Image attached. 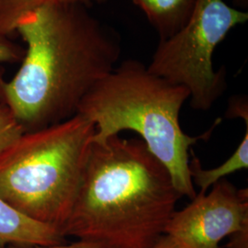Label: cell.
Returning a JSON list of instances; mask_svg holds the SVG:
<instances>
[{
	"mask_svg": "<svg viewBox=\"0 0 248 248\" xmlns=\"http://www.w3.org/2000/svg\"><path fill=\"white\" fill-rule=\"evenodd\" d=\"M227 113L229 117H240L248 123V101L245 98H236L231 102Z\"/></svg>",
	"mask_w": 248,
	"mask_h": 248,
	"instance_id": "5bb4252c",
	"label": "cell"
},
{
	"mask_svg": "<svg viewBox=\"0 0 248 248\" xmlns=\"http://www.w3.org/2000/svg\"><path fill=\"white\" fill-rule=\"evenodd\" d=\"M248 169V123H246V133L236 150L226 161L217 168L205 169L201 161L193 156L189 160V173L193 185L199 186L201 191L207 190L228 175L243 169Z\"/></svg>",
	"mask_w": 248,
	"mask_h": 248,
	"instance_id": "9c48e42d",
	"label": "cell"
},
{
	"mask_svg": "<svg viewBox=\"0 0 248 248\" xmlns=\"http://www.w3.org/2000/svg\"><path fill=\"white\" fill-rule=\"evenodd\" d=\"M0 248H110L107 247L105 245L93 242V241H88V240H78L76 242H73L68 244L67 242L53 245V246H32V247H4Z\"/></svg>",
	"mask_w": 248,
	"mask_h": 248,
	"instance_id": "4fadbf2b",
	"label": "cell"
},
{
	"mask_svg": "<svg viewBox=\"0 0 248 248\" xmlns=\"http://www.w3.org/2000/svg\"><path fill=\"white\" fill-rule=\"evenodd\" d=\"M226 248H248V225L232 233Z\"/></svg>",
	"mask_w": 248,
	"mask_h": 248,
	"instance_id": "9a60e30c",
	"label": "cell"
},
{
	"mask_svg": "<svg viewBox=\"0 0 248 248\" xmlns=\"http://www.w3.org/2000/svg\"><path fill=\"white\" fill-rule=\"evenodd\" d=\"M95 132L91 121L77 114L22 133L0 153V198L29 218L62 233Z\"/></svg>",
	"mask_w": 248,
	"mask_h": 248,
	"instance_id": "277c9868",
	"label": "cell"
},
{
	"mask_svg": "<svg viewBox=\"0 0 248 248\" xmlns=\"http://www.w3.org/2000/svg\"><path fill=\"white\" fill-rule=\"evenodd\" d=\"M65 242L60 231L29 218L0 198V248L53 246Z\"/></svg>",
	"mask_w": 248,
	"mask_h": 248,
	"instance_id": "52a82bcc",
	"label": "cell"
},
{
	"mask_svg": "<svg viewBox=\"0 0 248 248\" xmlns=\"http://www.w3.org/2000/svg\"><path fill=\"white\" fill-rule=\"evenodd\" d=\"M152 248H182L175 240L167 234H164Z\"/></svg>",
	"mask_w": 248,
	"mask_h": 248,
	"instance_id": "2e32d148",
	"label": "cell"
},
{
	"mask_svg": "<svg viewBox=\"0 0 248 248\" xmlns=\"http://www.w3.org/2000/svg\"><path fill=\"white\" fill-rule=\"evenodd\" d=\"M26 48L17 74L7 81L0 66V103L24 133L60 124L78 114L86 95L115 68L120 36L88 7L49 5L19 18Z\"/></svg>",
	"mask_w": 248,
	"mask_h": 248,
	"instance_id": "6da1fadb",
	"label": "cell"
},
{
	"mask_svg": "<svg viewBox=\"0 0 248 248\" xmlns=\"http://www.w3.org/2000/svg\"><path fill=\"white\" fill-rule=\"evenodd\" d=\"M181 198L168 169L141 139L93 141L62 234L110 248H152Z\"/></svg>",
	"mask_w": 248,
	"mask_h": 248,
	"instance_id": "7a4b0ae2",
	"label": "cell"
},
{
	"mask_svg": "<svg viewBox=\"0 0 248 248\" xmlns=\"http://www.w3.org/2000/svg\"><path fill=\"white\" fill-rule=\"evenodd\" d=\"M232 5L235 9H241V10H245L248 9V0H232Z\"/></svg>",
	"mask_w": 248,
	"mask_h": 248,
	"instance_id": "e0dca14e",
	"label": "cell"
},
{
	"mask_svg": "<svg viewBox=\"0 0 248 248\" xmlns=\"http://www.w3.org/2000/svg\"><path fill=\"white\" fill-rule=\"evenodd\" d=\"M106 0H0V37L15 31L18 19L27 13L49 5H80L89 8Z\"/></svg>",
	"mask_w": 248,
	"mask_h": 248,
	"instance_id": "30bf717a",
	"label": "cell"
},
{
	"mask_svg": "<svg viewBox=\"0 0 248 248\" xmlns=\"http://www.w3.org/2000/svg\"><path fill=\"white\" fill-rule=\"evenodd\" d=\"M248 19V11L224 0H198L186 24L174 35L159 40L147 69L186 88L191 108L207 111L226 89L225 67L214 69L213 54L231 31Z\"/></svg>",
	"mask_w": 248,
	"mask_h": 248,
	"instance_id": "5b68a950",
	"label": "cell"
},
{
	"mask_svg": "<svg viewBox=\"0 0 248 248\" xmlns=\"http://www.w3.org/2000/svg\"><path fill=\"white\" fill-rule=\"evenodd\" d=\"M24 49L12 41L9 37H0V63L21 62Z\"/></svg>",
	"mask_w": 248,
	"mask_h": 248,
	"instance_id": "7c38bea8",
	"label": "cell"
},
{
	"mask_svg": "<svg viewBox=\"0 0 248 248\" xmlns=\"http://www.w3.org/2000/svg\"><path fill=\"white\" fill-rule=\"evenodd\" d=\"M24 133L8 107L0 103V153Z\"/></svg>",
	"mask_w": 248,
	"mask_h": 248,
	"instance_id": "8fae6325",
	"label": "cell"
},
{
	"mask_svg": "<svg viewBox=\"0 0 248 248\" xmlns=\"http://www.w3.org/2000/svg\"><path fill=\"white\" fill-rule=\"evenodd\" d=\"M188 90L152 74L137 60L121 62L90 89L78 114L96 128L94 142H103L133 131L168 169L182 197L196 191L189 173L190 147L203 135L190 136L181 128L180 111Z\"/></svg>",
	"mask_w": 248,
	"mask_h": 248,
	"instance_id": "3957f363",
	"label": "cell"
},
{
	"mask_svg": "<svg viewBox=\"0 0 248 248\" xmlns=\"http://www.w3.org/2000/svg\"><path fill=\"white\" fill-rule=\"evenodd\" d=\"M248 225V192L223 178L176 211L165 234L182 248H219L221 241Z\"/></svg>",
	"mask_w": 248,
	"mask_h": 248,
	"instance_id": "8992f818",
	"label": "cell"
},
{
	"mask_svg": "<svg viewBox=\"0 0 248 248\" xmlns=\"http://www.w3.org/2000/svg\"><path fill=\"white\" fill-rule=\"evenodd\" d=\"M144 13L159 40L174 35L187 22L198 0H131Z\"/></svg>",
	"mask_w": 248,
	"mask_h": 248,
	"instance_id": "ba28073f",
	"label": "cell"
}]
</instances>
